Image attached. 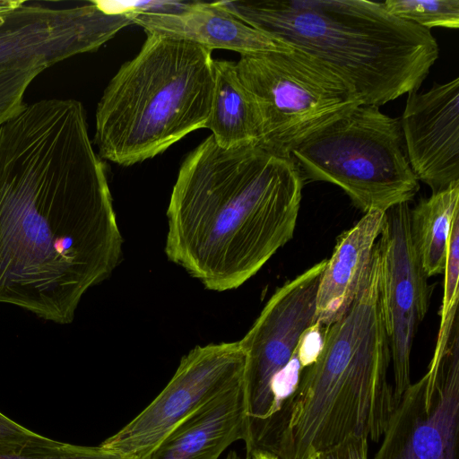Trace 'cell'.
Wrapping results in <instances>:
<instances>
[{"label":"cell","instance_id":"cell-1","mask_svg":"<svg viewBox=\"0 0 459 459\" xmlns=\"http://www.w3.org/2000/svg\"><path fill=\"white\" fill-rule=\"evenodd\" d=\"M122 244L82 104L26 103L0 126V304L70 324Z\"/></svg>","mask_w":459,"mask_h":459},{"label":"cell","instance_id":"cell-2","mask_svg":"<svg viewBox=\"0 0 459 459\" xmlns=\"http://www.w3.org/2000/svg\"><path fill=\"white\" fill-rule=\"evenodd\" d=\"M304 180L290 156L224 149L212 135L183 161L165 253L210 290L238 288L294 235Z\"/></svg>","mask_w":459,"mask_h":459},{"label":"cell","instance_id":"cell-3","mask_svg":"<svg viewBox=\"0 0 459 459\" xmlns=\"http://www.w3.org/2000/svg\"><path fill=\"white\" fill-rule=\"evenodd\" d=\"M390 364L376 244L355 299L325 327L316 360L268 418L247 426V454L312 459L351 436L379 441L394 411Z\"/></svg>","mask_w":459,"mask_h":459},{"label":"cell","instance_id":"cell-4","mask_svg":"<svg viewBox=\"0 0 459 459\" xmlns=\"http://www.w3.org/2000/svg\"><path fill=\"white\" fill-rule=\"evenodd\" d=\"M249 26L320 60L365 105L418 91L439 56L430 30L368 0L222 1Z\"/></svg>","mask_w":459,"mask_h":459},{"label":"cell","instance_id":"cell-5","mask_svg":"<svg viewBox=\"0 0 459 459\" xmlns=\"http://www.w3.org/2000/svg\"><path fill=\"white\" fill-rule=\"evenodd\" d=\"M214 87L212 51L147 33L139 53L106 87L93 142L101 159L130 166L204 128Z\"/></svg>","mask_w":459,"mask_h":459},{"label":"cell","instance_id":"cell-6","mask_svg":"<svg viewBox=\"0 0 459 459\" xmlns=\"http://www.w3.org/2000/svg\"><path fill=\"white\" fill-rule=\"evenodd\" d=\"M303 180L336 185L367 212L409 203L420 189L403 145L400 120L361 104L291 152Z\"/></svg>","mask_w":459,"mask_h":459},{"label":"cell","instance_id":"cell-7","mask_svg":"<svg viewBox=\"0 0 459 459\" xmlns=\"http://www.w3.org/2000/svg\"><path fill=\"white\" fill-rule=\"evenodd\" d=\"M236 69L259 116L258 146L280 155L363 104L350 82L297 48L241 55Z\"/></svg>","mask_w":459,"mask_h":459},{"label":"cell","instance_id":"cell-8","mask_svg":"<svg viewBox=\"0 0 459 459\" xmlns=\"http://www.w3.org/2000/svg\"><path fill=\"white\" fill-rule=\"evenodd\" d=\"M245 361L238 341L195 347L159 395L100 446L130 459H145L178 425L243 383Z\"/></svg>","mask_w":459,"mask_h":459},{"label":"cell","instance_id":"cell-9","mask_svg":"<svg viewBox=\"0 0 459 459\" xmlns=\"http://www.w3.org/2000/svg\"><path fill=\"white\" fill-rule=\"evenodd\" d=\"M135 14L104 9L100 1H26L0 15V70L32 61L48 67L92 52Z\"/></svg>","mask_w":459,"mask_h":459},{"label":"cell","instance_id":"cell-10","mask_svg":"<svg viewBox=\"0 0 459 459\" xmlns=\"http://www.w3.org/2000/svg\"><path fill=\"white\" fill-rule=\"evenodd\" d=\"M327 259L285 282L238 341L245 354L247 428L276 410L273 385L292 359L303 333L316 324L317 288Z\"/></svg>","mask_w":459,"mask_h":459},{"label":"cell","instance_id":"cell-11","mask_svg":"<svg viewBox=\"0 0 459 459\" xmlns=\"http://www.w3.org/2000/svg\"><path fill=\"white\" fill-rule=\"evenodd\" d=\"M459 325L441 359L404 391L374 459H458Z\"/></svg>","mask_w":459,"mask_h":459},{"label":"cell","instance_id":"cell-12","mask_svg":"<svg viewBox=\"0 0 459 459\" xmlns=\"http://www.w3.org/2000/svg\"><path fill=\"white\" fill-rule=\"evenodd\" d=\"M409 203L388 209L377 246L380 291L394 375V409L411 383V355L420 324L429 307L431 288L412 243Z\"/></svg>","mask_w":459,"mask_h":459},{"label":"cell","instance_id":"cell-13","mask_svg":"<svg viewBox=\"0 0 459 459\" xmlns=\"http://www.w3.org/2000/svg\"><path fill=\"white\" fill-rule=\"evenodd\" d=\"M407 159L432 193L459 182V78L408 93L401 117Z\"/></svg>","mask_w":459,"mask_h":459},{"label":"cell","instance_id":"cell-14","mask_svg":"<svg viewBox=\"0 0 459 459\" xmlns=\"http://www.w3.org/2000/svg\"><path fill=\"white\" fill-rule=\"evenodd\" d=\"M134 23L146 33L190 41L211 51L227 49L241 56L293 49L241 21L222 1L190 2L184 11L172 14L135 13Z\"/></svg>","mask_w":459,"mask_h":459},{"label":"cell","instance_id":"cell-15","mask_svg":"<svg viewBox=\"0 0 459 459\" xmlns=\"http://www.w3.org/2000/svg\"><path fill=\"white\" fill-rule=\"evenodd\" d=\"M385 212H365L338 238L317 288L315 316L320 325L326 327L339 320L355 299L368 269Z\"/></svg>","mask_w":459,"mask_h":459},{"label":"cell","instance_id":"cell-16","mask_svg":"<svg viewBox=\"0 0 459 459\" xmlns=\"http://www.w3.org/2000/svg\"><path fill=\"white\" fill-rule=\"evenodd\" d=\"M247 436L244 382L221 394L174 429L145 459H219Z\"/></svg>","mask_w":459,"mask_h":459},{"label":"cell","instance_id":"cell-17","mask_svg":"<svg viewBox=\"0 0 459 459\" xmlns=\"http://www.w3.org/2000/svg\"><path fill=\"white\" fill-rule=\"evenodd\" d=\"M213 72L212 105L204 128L212 131L215 143L224 149L259 145V116L238 78L236 63L213 60Z\"/></svg>","mask_w":459,"mask_h":459},{"label":"cell","instance_id":"cell-18","mask_svg":"<svg viewBox=\"0 0 459 459\" xmlns=\"http://www.w3.org/2000/svg\"><path fill=\"white\" fill-rule=\"evenodd\" d=\"M458 216L459 182L432 193L411 209V236L428 277L444 273L448 238Z\"/></svg>","mask_w":459,"mask_h":459},{"label":"cell","instance_id":"cell-19","mask_svg":"<svg viewBox=\"0 0 459 459\" xmlns=\"http://www.w3.org/2000/svg\"><path fill=\"white\" fill-rule=\"evenodd\" d=\"M443 299L439 311L440 323L437 343L430 362H438L452 335L453 329L458 322L456 309L459 290V216L455 218L448 238L447 258L444 271Z\"/></svg>","mask_w":459,"mask_h":459},{"label":"cell","instance_id":"cell-20","mask_svg":"<svg viewBox=\"0 0 459 459\" xmlns=\"http://www.w3.org/2000/svg\"><path fill=\"white\" fill-rule=\"evenodd\" d=\"M382 4L393 15L427 30L459 28V0H385Z\"/></svg>","mask_w":459,"mask_h":459},{"label":"cell","instance_id":"cell-21","mask_svg":"<svg viewBox=\"0 0 459 459\" xmlns=\"http://www.w3.org/2000/svg\"><path fill=\"white\" fill-rule=\"evenodd\" d=\"M46 68L43 62L32 61L0 70V126L26 105L27 89Z\"/></svg>","mask_w":459,"mask_h":459},{"label":"cell","instance_id":"cell-22","mask_svg":"<svg viewBox=\"0 0 459 459\" xmlns=\"http://www.w3.org/2000/svg\"><path fill=\"white\" fill-rule=\"evenodd\" d=\"M0 459H130L102 446H85L54 441L48 445L0 450Z\"/></svg>","mask_w":459,"mask_h":459},{"label":"cell","instance_id":"cell-23","mask_svg":"<svg viewBox=\"0 0 459 459\" xmlns=\"http://www.w3.org/2000/svg\"><path fill=\"white\" fill-rule=\"evenodd\" d=\"M54 441L22 427L0 412V450L48 445Z\"/></svg>","mask_w":459,"mask_h":459},{"label":"cell","instance_id":"cell-24","mask_svg":"<svg viewBox=\"0 0 459 459\" xmlns=\"http://www.w3.org/2000/svg\"><path fill=\"white\" fill-rule=\"evenodd\" d=\"M325 327L316 323L301 335L296 348V355L301 368L312 364L318 356L324 342Z\"/></svg>","mask_w":459,"mask_h":459},{"label":"cell","instance_id":"cell-25","mask_svg":"<svg viewBox=\"0 0 459 459\" xmlns=\"http://www.w3.org/2000/svg\"><path fill=\"white\" fill-rule=\"evenodd\" d=\"M312 459H368V438L351 436Z\"/></svg>","mask_w":459,"mask_h":459},{"label":"cell","instance_id":"cell-26","mask_svg":"<svg viewBox=\"0 0 459 459\" xmlns=\"http://www.w3.org/2000/svg\"><path fill=\"white\" fill-rule=\"evenodd\" d=\"M22 0H0V15L17 7Z\"/></svg>","mask_w":459,"mask_h":459},{"label":"cell","instance_id":"cell-27","mask_svg":"<svg viewBox=\"0 0 459 459\" xmlns=\"http://www.w3.org/2000/svg\"><path fill=\"white\" fill-rule=\"evenodd\" d=\"M247 455L249 456V459H278L273 455L261 450H254Z\"/></svg>","mask_w":459,"mask_h":459},{"label":"cell","instance_id":"cell-28","mask_svg":"<svg viewBox=\"0 0 459 459\" xmlns=\"http://www.w3.org/2000/svg\"><path fill=\"white\" fill-rule=\"evenodd\" d=\"M226 459H241V457L238 455V454L236 451H230L227 455ZM245 459H249V456L247 455Z\"/></svg>","mask_w":459,"mask_h":459}]
</instances>
